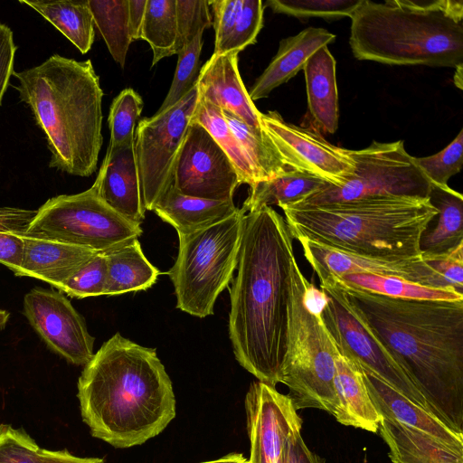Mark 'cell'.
I'll return each instance as SVG.
<instances>
[{"label": "cell", "instance_id": "cell-1", "mask_svg": "<svg viewBox=\"0 0 463 463\" xmlns=\"http://www.w3.org/2000/svg\"><path fill=\"white\" fill-rule=\"evenodd\" d=\"M341 285L430 412L463 433V300L397 298Z\"/></svg>", "mask_w": 463, "mask_h": 463}, {"label": "cell", "instance_id": "cell-2", "mask_svg": "<svg viewBox=\"0 0 463 463\" xmlns=\"http://www.w3.org/2000/svg\"><path fill=\"white\" fill-rule=\"evenodd\" d=\"M292 241L285 219L270 206L246 213L230 288L229 335L235 358L272 387L279 383L287 351Z\"/></svg>", "mask_w": 463, "mask_h": 463}, {"label": "cell", "instance_id": "cell-3", "mask_svg": "<svg viewBox=\"0 0 463 463\" xmlns=\"http://www.w3.org/2000/svg\"><path fill=\"white\" fill-rule=\"evenodd\" d=\"M77 387L91 436L117 449L157 436L176 414L172 382L156 350L119 333L84 366Z\"/></svg>", "mask_w": 463, "mask_h": 463}, {"label": "cell", "instance_id": "cell-4", "mask_svg": "<svg viewBox=\"0 0 463 463\" xmlns=\"http://www.w3.org/2000/svg\"><path fill=\"white\" fill-rule=\"evenodd\" d=\"M21 101L45 135L49 165L87 177L102 146L103 90L90 60L53 54L39 65L14 71Z\"/></svg>", "mask_w": 463, "mask_h": 463}, {"label": "cell", "instance_id": "cell-5", "mask_svg": "<svg viewBox=\"0 0 463 463\" xmlns=\"http://www.w3.org/2000/svg\"><path fill=\"white\" fill-rule=\"evenodd\" d=\"M293 239L377 259H411L438 211L429 198L382 195L280 207Z\"/></svg>", "mask_w": 463, "mask_h": 463}, {"label": "cell", "instance_id": "cell-6", "mask_svg": "<svg viewBox=\"0 0 463 463\" xmlns=\"http://www.w3.org/2000/svg\"><path fill=\"white\" fill-rule=\"evenodd\" d=\"M357 60L390 65H463L462 0H362L351 17Z\"/></svg>", "mask_w": 463, "mask_h": 463}, {"label": "cell", "instance_id": "cell-7", "mask_svg": "<svg viewBox=\"0 0 463 463\" xmlns=\"http://www.w3.org/2000/svg\"><path fill=\"white\" fill-rule=\"evenodd\" d=\"M306 280L295 258L290 270L287 351L279 383L288 388L287 396L296 411L315 408L333 415L337 405L334 381L338 350L321 313L304 301Z\"/></svg>", "mask_w": 463, "mask_h": 463}, {"label": "cell", "instance_id": "cell-8", "mask_svg": "<svg viewBox=\"0 0 463 463\" xmlns=\"http://www.w3.org/2000/svg\"><path fill=\"white\" fill-rule=\"evenodd\" d=\"M245 212L206 229L178 234L179 250L168 275L175 288L176 307L197 317L213 314L215 301L232 279Z\"/></svg>", "mask_w": 463, "mask_h": 463}, {"label": "cell", "instance_id": "cell-9", "mask_svg": "<svg viewBox=\"0 0 463 463\" xmlns=\"http://www.w3.org/2000/svg\"><path fill=\"white\" fill-rule=\"evenodd\" d=\"M141 224L110 208L94 184L75 194L48 199L38 210L27 233L105 252L137 239Z\"/></svg>", "mask_w": 463, "mask_h": 463}, {"label": "cell", "instance_id": "cell-10", "mask_svg": "<svg viewBox=\"0 0 463 463\" xmlns=\"http://www.w3.org/2000/svg\"><path fill=\"white\" fill-rule=\"evenodd\" d=\"M354 173L339 185L330 184L292 206L319 205L370 196L394 195L429 198L430 182L405 150L402 140L348 149Z\"/></svg>", "mask_w": 463, "mask_h": 463}, {"label": "cell", "instance_id": "cell-11", "mask_svg": "<svg viewBox=\"0 0 463 463\" xmlns=\"http://www.w3.org/2000/svg\"><path fill=\"white\" fill-rule=\"evenodd\" d=\"M319 280L328 296L321 317L338 352L430 412L422 394L357 316L341 283L331 277Z\"/></svg>", "mask_w": 463, "mask_h": 463}, {"label": "cell", "instance_id": "cell-12", "mask_svg": "<svg viewBox=\"0 0 463 463\" xmlns=\"http://www.w3.org/2000/svg\"><path fill=\"white\" fill-rule=\"evenodd\" d=\"M198 100L196 85L175 105L138 123L135 154L145 210L173 184L176 160Z\"/></svg>", "mask_w": 463, "mask_h": 463}, {"label": "cell", "instance_id": "cell-13", "mask_svg": "<svg viewBox=\"0 0 463 463\" xmlns=\"http://www.w3.org/2000/svg\"><path fill=\"white\" fill-rule=\"evenodd\" d=\"M260 124L288 169L314 175L335 186L354 173L348 149L329 143L319 131L288 123L274 110L261 113Z\"/></svg>", "mask_w": 463, "mask_h": 463}, {"label": "cell", "instance_id": "cell-14", "mask_svg": "<svg viewBox=\"0 0 463 463\" xmlns=\"http://www.w3.org/2000/svg\"><path fill=\"white\" fill-rule=\"evenodd\" d=\"M241 184L228 156L203 126L191 122L176 160L173 185L188 196L231 201Z\"/></svg>", "mask_w": 463, "mask_h": 463}, {"label": "cell", "instance_id": "cell-15", "mask_svg": "<svg viewBox=\"0 0 463 463\" xmlns=\"http://www.w3.org/2000/svg\"><path fill=\"white\" fill-rule=\"evenodd\" d=\"M24 313L45 345L69 363L85 366L93 357L94 337L61 291L31 289L24 298Z\"/></svg>", "mask_w": 463, "mask_h": 463}, {"label": "cell", "instance_id": "cell-16", "mask_svg": "<svg viewBox=\"0 0 463 463\" xmlns=\"http://www.w3.org/2000/svg\"><path fill=\"white\" fill-rule=\"evenodd\" d=\"M250 463H284L285 443L303 423L287 394L267 383L253 382L245 397Z\"/></svg>", "mask_w": 463, "mask_h": 463}, {"label": "cell", "instance_id": "cell-17", "mask_svg": "<svg viewBox=\"0 0 463 463\" xmlns=\"http://www.w3.org/2000/svg\"><path fill=\"white\" fill-rule=\"evenodd\" d=\"M304 256L318 279L367 273L401 278L422 286L438 288L434 255L420 253L411 259H377L336 250L307 239H298Z\"/></svg>", "mask_w": 463, "mask_h": 463}, {"label": "cell", "instance_id": "cell-18", "mask_svg": "<svg viewBox=\"0 0 463 463\" xmlns=\"http://www.w3.org/2000/svg\"><path fill=\"white\" fill-rule=\"evenodd\" d=\"M198 98L226 110L248 126L261 129L260 114L250 99L238 69V53H213L199 71Z\"/></svg>", "mask_w": 463, "mask_h": 463}, {"label": "cell", "instance_id": "cell-19", "mask_svg": "<svg viewBox=\"0 0 463 463\" xmlns=\"http://www.w3.org/2000/svg\"><path fill=\"white\" fill-rule=\"evenodd\" d=\"M100 198L126 219L141 224L145 218L135 154V139L108 147L93 184Z\"/></svg>", "mask_w": 463, "mask_h": 463}, {"label": "cell", "instance_id": "cell-20", "mask_svg": "<svg viewBox=\"0 0 463 463\" xmlns=\"http://www.w3.org/2000/svg\"><path fill=\"white\" fill-rule=\"evenodd\" d=\"M97 253L85 247L26 233L22 263L14 275L33 278L58 289Z\"/></svg>", "mask_w": 463, "mask_h": 463}, {"label": "cell", "instance_id": "cell-21", "mask_svg": "<svg viewBox=\"0 0 463 463\" xmlns=\"http://www.w3.org/2000/svg\"><path fill=\"white\" fill-rule=\"evenodd\" d=\"M370 398L382 416L428 434L448 445L463 449V433L456 432L373 373L362 369Z\"/></svg>", "mask_w": 463, "mask_h": 463}, {"label": "cell", "instance_id": "cell-22", "mask_svg": "<svg viewBox=\"0 0 463 463\" xmlns=\"http://www.w3.org/2000/svg\"><path fill=\"white\" fill-rule=\"evenodd\" d=\"M335 40L334 33L317 27H307L294 36L281 40L277 54L248 91L250 99L254 101L267 98L274 89L303 70L307 61L317 51Z\"/></svg>", "mask_w": 463, "mask_h": 463}, {"label": "cell", "instance_id": "cell-23", "mask_svg": "<svg viewBox=\"0 0 463 463\" xmlns=\"http://www.w3.org/2000/svg\"><path fill=\"white\" fill-rule=\"evenodd\" d=\"M335 365L337 405L333 416L343 425L376 433L383 419L370 398L362 368L339 352Z\"/></svg>", "mask_w": 463, "mask_h": 463}, {"label": "cell", "instance_id": "cell-24", "mask_svg": "<svg viewBox=\"0 0 463 463\" xmlns=\"http://www.w3.org/2000/svg\"><path fill=\"white\" fill-rule=\"evenodd\" d=\"M335 65L326 46L317 51L303 68L309 115L317 128L329 134L337 130L339 120Z\"/></svg>", "mask_w": 463, "mask_h": 463}, {"label": "cell", "instance_id": "cell-25", "mask_svg": "<svg viewBox=\"0 0 463 463\" xmlns=\"http://www.w3.org/2000/svg\"><path fill=\"white\" fill-rule=\"evenodd\" d=\"M233 200L219 201L188 196L172 184L154 207L177 234H189L211 227L237 212Z\"/></svg>", "mask_w": 463, "mask_h": 463}, {"label": "cell", "instance_id": "cell-26", "mask_svg": "<svg viewBox=\"0 0 463 463\" xmlns=\"http://www.w3.org/2000/svg\"><path fill=\"white\" fill-rule=\"evenodd\" d=\"M378 431L392 463H463V449L393 420L383 419Z\"/></svg>", "mask_w": 463, "mask_h": 463}, {"label": "cell", "instance_id": "cell-27", "mask_svg": "<svg viewBox=\"0 0 463 463\" xmlns=\"http://www.w3.org/2000/svg\"><path fill=\"white\" fill-rule=\"evenodd\" d=\"M430 203L437 209V224L426 230L420 241V253L443 254L463 244V196L449 185L431 184Z\"/></svg>", "mask_w": 463, "mask_h": 463}, {"label": "cell", "instance_id": "cell-28", "mask_svg": "<svg viewBox=\"0 0 463 463\" xmlns=\"http://www.w3.org/2000/svg\"><path fill=\"white\" fill-rule=\"evenodd\" d=\"M103 253L108 265L104 295L146 290L156 282L160 271L146 258L137 239Z\"/></svg>", "mask_w": 463, "mask_h": 463}, {"label": "cell", "instance_id": "cell-29", "mask_svg": "<svg viewBox=\"0 0 463 463\" xmlns=\"http://www.w3.org/2000/svg\"><path fill=\"white\" fill-rule=\"evenodd\" d=\"M328 184L329 183L314 175L289 169L250 187L249 195L241 209L249 213L271 204L279 207L294 204Z\"/></svg>", "mask_w": 463, "mask_h": 463}, {"label": "cell", "instance_id": "cell-30", "mask_svg": "<svg viewBox=\"0 0 463 463\" xmlns=\"http://www.w3.org/2000/svg\"><path fill=\"white\" fill-rule=\"evenodd\" d=\"M44 19L59 30L82 53H87L94 42V21L88 0L85 1H25Z\"/></svg>", "mask_w": 463, "mask_h": 463}, {"label": "cell", "instance_id": "cell-31", "mask_svg": "<svg viewBox=\"0 0 463 463\" xmlns=\"http://www.w3.org/2000/svg\"><path fill=\"white\" fill-rule=\"evenodd\" d=\"M191 122L200 124L209 132L230 158L241 184H247L251 187L259 183L252 164L230 128L221 109L198 98Z\"/></svg>", "mask_w": 463, "mask_h": 463}, {"label": "cell", "instance_id": "cell-32", "mask_svg": "<svg viewBox=\"0 0 463 463\" xmlns=\"http://www.w3.org/2000/svg\"><path fill=\"white\" fill-rule=\"evenodd\" d=\"M335 279L345 286L391 298L449 301L463 300V294L456 290L426 287L396 277L354 273Z\"/></svg>", "mask_w": 463, "mask_h": 463}, {"label": "cell", "instance_id": "cell-33", "mask_svg": "<svg viewBox=\"0 0 463 463\" xmlns=\"http://www.w3.org/2000/svg\"><path fill=\"white\" fill-rule=\"evenodd\" d=\"M97 26L114 61L124 68L132 42L128 0H88Z\"/></svg>", "mask_w": 463, "mask_h": 463}, {"label": "cell", "instance_id": "cell-34", "mask_svg": "<svg viewBox=\"0 0 463 463\" xmlns=\"http://www.w3.org/2000/svg\"><path fill=\"white\" fill-rule=\"evenodd\" d=\"M176 0H147L140 39L153 52L152 67L177 51Z\"/></svg>", "mask_w": 463, "mask_h": 463}, {"label": "cell", "instance_id": "cell-35", "mask_svg": "<svg viewBox=\"0 0 463 463\" xmlns=\"http://www.w3.org/2000/svg\"><path fill=\"white\" fill-rule=\"evenodd\" d=\"M223 116L252 164L259 182L269 180L288 169L281 162L263 129L248 126L233 114L222 110Z\"/></svg>", "mask_w": 463, "mask_h": 463}, {"label": "cell", "instance_id": "cell-36", "mask_svg": "<svg viewBox=\"0 0 463 463\" xmlns=\"http://www.w3.org/2000/svg\"><path fill=\"white\" fill-rule=\"evenodd\" d=\"M36 210L0 206V263L14 274L19 269L24 250V237Z\"/></svg>", "mask_w": 463, "mask_h": 463}, {"label": "cell", "instance_id": "cell-37", "mask_svg": "<svg viewBox=\"0 0 463 463\" xmlns=\"http://www.w3.org/2000/svg\"><path fill=\"white\" fill-rule=\"evenodd\" d=\"M362 0H268L274 13L297 18L321 17L327 20L351 17Z\"/></svg>", "mask_w": 463, "mask_h": 463}, {"label": "cell", "instance_id": "cell-38", "mask_svg": "<svg viewBox=\"0 0 463 463\" xmlns=\"http://www.w3.org/2000/svg\"><path fill=\"white\" fill-rule=\"evenodd\" d=\"M203 34V33H199L189 44L177 52L178 60L173 81L165 99L156 112L170 109L194 87L200 71Z\"/></svg>", "mask_w": 463, "mask_h": 463}, {"label": "cell", "instance_id": "cell-39", "mask_svg": "<svg viewBox=\"0 0 463 463\" xmlns=\"http://www.w3.org/2000/svg\"><path fill=\"white\" fill-rule=\"evenodd\" d=\"M264 5L261 0H240L239 8L231 32L215 54L237 52L256 43L263 27Z\"/></svg>", "mask_w": 463, "mask_h": 463}, {"label": "cell", "instance_id": "cell-40", "mask_svg": "<svg viewBox=\"0 0 463 463\" xmlns=\"http://www.w3.org/2000/svg\"><path fill=\"white\" fill-rule=\"evenodd\" d=\"M142 109V98L133 89L123 90L113 99L108 118L110 130L109 147L135 139V126Z\"/></svg>", "mask_w": 463, "mask_h": 463}, {"label": "cell", "instance_id": "cell-41", "mask_svg": "<svg viewBox=\"0 0 463 463\" xmlns=\"http://www.w3.org/2000/svg\"><path fill=\"white\" fill-rule=\"evenodd\" d=\"M413 159L430 184L449 185V178L458 174L463 165V129L443 150Z\"/></svg>", "mask_w": 463, "mask_h": 463}, {"label": "cell", "instance_id": "cell-42", "mask_svg": "<svg viewBox=\"0 0 463 463\" xmlns=\"http://www.w3.org/2000/svg\"><path fill=\"white\" fill-rule=\"evenodd\" d=\"M107 276L106 257L103 252H99L79 271L64 281L58 290L76 298L104 295Z\"/></svg>", "mask_w": 463, "mask_h": 463}, {"label": "cell", "instance_id": "cell-43", "mask_svg": "<svg viewBox=\"0 0 463 463\" xmlns=\"http://www.w3.org/2000/svg\"><path fill=\"white\" fill-rule=\"evenodd\" d=\"M0 463H43V449L23 428L0 424Z\"/></svg>", "mask_w": 463, "mask_h": 463}, {"label": "cell", "instance_id": "cell-44", "mask_svg": "<svg viewBox=\"0 0 463 463\" xmlns=\"http://www.w3.org/2000/svg\"><path fill=\"white\" fill-rule=\"evenodd\" d=\"M177 52L213 25L208 0H176Z\"/></svg>", "mask_w": 463, "mask_h": 463}, {"label": "cell", "instance_id": "cell-45", "mask_svg": "<svg viewBox=\"0 0 463 463\" xmlns=\"http://www.w3.org/2000/svg\"><path fill=\"white\" fill-rule=\"evenodd\" d=\"M16 45L12 30L0 23V105L14 73Z\"/></svg>", "mask_w": 463, "mask_h": 463}, {"label": "cell", "instance_id": "cell-46", "mask_svg": "<svg viewBox=\"0 0 463 463\" xmlns=\"http://www.w3.org/2000/svg\"><path fill=\"white\" fill-rule=\"evenodd\" d=\"M128 1V22L132 41L140 39L147 0Z\"/></svg>", "mask_w": 463, "mask_h": 463}, {"label": "cell", "instance_id": "cell-47", "mask_svg": "<svg viewBox=\"0 0 463 463\" xmlns=\"http://www.w3.org/2000/svg\"><path fill=\"white\" fill-rule=\"evenodd\" d=\"M43 463H103L99 458H81L74 456L67 449L49 450L43 449Z\"/></svg>", "mask_w": 463, "mask_h": 463}, {"label": "cell", "instance_id": "cell-48", "mask_svg": "<svg viewBox=\"0 0 463 463\" xmlns=\"http://www.w3.org/2000/svg\"><path fill=\"white\" fill-rule=\"evenodd\" d=\"M297 454L298 463H325L324 458L307 447L301 434H298L297 438Z\"/></svg>", "mask_w": 463, "mask_h": 463}, {"label": "cell", "instance_id": "cell-49", "mask_svg": "<svg viewBox=\"0 0 463 463\" xmlns=\"http://www.w3.org/2000/svg\"><path fill=\"white\" fill-rule=\"evenodd\" d=\"M202 463H250V459L246 458L242 454L231 453L223 456L218 459L205 461Z\"/></svg>", "mask_w": 463, "mask_h": 463}, {"label": "cell", "instance_id": "cell-50", "mask_svg": "<svg viewBox=\"0 0 463 463\" xmlns=\"http://www.w3.org/2000/svg\"><path fill=\"white\" fill-rule=\"evenodd\" d=\"M462 67L463 65L457 67L454 75V82L458 89H462Z\"/></svg>", "mask_w": 463, "mask_h": 463}, {"label": "cell", "instance_id": "cell-51", "mask_svg": "<svg viewBox=\"0 0 463 463\" xmlns=\"http://www.w3.org/2000/svg\"><path fill=\"white\" fill-rule=\"evenodd\" d=\"M10 317L9 312L0 308V330L4 329Z\"/></svg>", "mask_w": 463, "mask_h": 463}]
</instances>
